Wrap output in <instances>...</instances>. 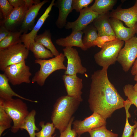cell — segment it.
Here are the masks:
<instances>
[{"instance_id":"obj_7","label":"cell","mask_w":137,"mask_h":137,"mask_svg":"<svg viewBox=\"0 0 137 137\" xmlns=\"http://www.w3.org/2000/svg\"><path fill=\"white\" fill-rule=\"evenodd\" d=\"M4 72L9 82L13 85L30 82V77L32 74L30 68L26 64L25 61L7 67Z\"/></svg>"},{"instance_id":"obj_44","label":"cell","mask_w":137,"mask_h":137,"mask_svg":"<svg viewBox=\"0 0 137 137\" xmlns=\"http://www.w3.org/2000/svg\"></svg>"},{"instance_id":"obj_16","label":"cell","mask_w":137,"mask_h":137,"mask_svg":"<svg viewBox=\"0 0 137 137\" xmlns=\"http://www.w3.org/2000/svg\"><path fill=\"white\" fill-rule=\"evenodd\" d=\"M55 0H52L44 12L38 19L36 25L29 32L22 34L21 36L22 43L28 49L30 43L35 40V39L37 35V33L44 24L46 19L49 16V14L53 6L55 5Z\"/></svg>"},{"instance_id":"obj_29","label":"cell","mask_w":137,"mask_h":137,"mask_svg":"<svg viewBox=\"0 0 137 137\" xmlns=\"http://www.w3.org/2000/svg\"><path fill=\"white\" fill-rule=\"evenodd\" d=\"M39 125L41 128V130L36 133V137H54L53 136L56 128L53 123L47 122L45 124L44 121H41Z\"/></svg>"},{"instance_id":"obj_28","label":"cell","mask_w":137,"mask_h":137,"mask_svg":"<svg viewBox=\"0 0 137 137\" xmlns=\"http://www.w3.org/2000/svg\"><path fill=\"white\" fill-rule=\"evenodd\" d=\"M22 34L20 31H11L8 35L0 41V50L22 43L21 39V36Z\"/></svg>"},{"instance_id":"obj_12","label":"cell","mask_w":137,"mask_h":137,"mask_svg":"<svg viewBox=\"0 0 137 137\" xmlns=\"http://www.w3.org/2000/svg\"><path fill=\"white\" fill-rule=\"evenodd\" d=\"M67 95L73 97L81 102L83 101L81 91L83 88L82 80L77 75L64 74L62 76Z\"/></svg>"},{"instance_id":"obj_14","label":"cell","mask_w":137,"mask_h":137,"mask_svg":"<svg viewBox=\"0 0 137 137\" xmlns=\"http://www.w3.org/2000/svg\"><path fill=\"white\" fill-rule=\"evenodd\" d=\"M28 9L25 5L14 8L6 20L0 23L1 25H3L10 31H18L16 29L19 27L20 29Z\"/></svg>"},{"instance_id":"obj_42","label":"cell","mask_w":137,"mask_h":137,"mask_svg":"<svg viewBox=\"0 0 137 137\" xmlns=\"http://www.w3.org/2000/svg\"><path fill=\"white\" fill-rule=\"evenodd\" d=\"M134 80L136 81V83L133 86L134 90L137 92V74L134 75Z\"/></svg>"},{"instance_id":"obj_18","label":"cell","mask_w":137,"mask_h":137,"mask_svg":"<svg viewBox=\"0 0 137 137\" xmlns=\"http://www.w3.org/2000/svg\"><path fill=\"white\" fill-rule=\"evenodd\" d=\"M72 0H58L55 3L59 10L58 16L55 23L59 28H63L66 24L67 17L73 10L72 6Z\"/></svg>"},{"instance_id":"obj_17","label":"cell","mask_w":137,"mask_h":137,"mask_svg":"<svg viewBox=\"0 0 137 137\" xmlns=\"http://www.w3.org/2000/svg\"><path fill=\"white\" fill-rule=\"evenodd\" d=\"M44 0L40 3L35 5L27 11L19 31L23 34L27 33L29 30H31L35 26V19L42 7L48 2Z\"/></svg>"},{"instance_id":"obj_32","label":"cell","mask_w":137,"mask_h":137,"mask_svg":"<svg viewBox=\"0 0 137 137\" xmlns=\"http://www.w3.org/2000/svg\"><path fill=\"white\" fill-rule=\"evenodd\" d=\"M133 86L130 84L126 85L124 88L123 91L125 96L127 97V99L137 109V92L134 90Z\"/></svg>"},{"instance_id":"obj_19","label":"cell","mask_w":137,"mask_h":137,"mask_svg":"<svg viewBox=\"0 0 137 137\" xmlns=\"http://www.w3.org/2000/svg\"><path fill=\"white\" fill-rule=\"evenodd\" d=\"M109 13L99 15L92 22L93 24L97 30L98 36H115L109 23Z\"/></svg>"},{"instance_id":"obj_5","label":"cell","mask_w":137,"mask_h":137,"mask_svg":"<svg viewBox=\"0 0 137 137\" xmlns=\"http://www.w3.org/2000/svg\"><path fill=\"white\" fill-rule=\"evenodd\" d=\"M124 43V41L117 39L105 43L101 50L94 56L96 62L102 68L108 70L110 66L117 61Z\"/></svg>"},{"instance_id":"obj_8","label":"cell","mask_w":137,"mask_h":137,"mask_svg":"<svg viewBox=\"0 0 137 137\" xmlns=\"http://www.w3.org/2000/svg\"><path fill=\"white\" fill-rule=\"evenodd\" d=\"M124 47L120 51L117 61L123 70L128 72L137 58V37H133L125 41Z\"/></svg>"},{"instance_id":"obj_43","label":"cell","mask_w":137,"mask_h":137,"mask_svg":"<svg viewBox=\"0 0 137 137\" xmlns=\"http://www.w3.org/2000/svg\"><path fill=\"white\" fill-rule=\"evenodd\" d=\"M133 137H137V126L134 129L133 132Z\"/></svg>"},{"instance_id":"obj_13","label":"cell","mask_w":137,"mask_h":137,"mask_svg":"<svg viewBox=\"0 0 137 137\" xmlns=\"http://www.w3.org/2000/svg\"><path fill=\"white\" fill-rule=\"evenodd\" d=\"M109 16L123 21L129 28L133 27L137 23V0L130 8L123 9L118 7L112 10L109 13Z\"/></svg>"},{"instance_id":"obj_21","label":"cell","mask_w":137,"mask_h":137,"mask_svg":"<svg viewBox=\"0 0 137 137\" xmlns=\"http://www.w3.org/2000/svg\"><path fill=\"white\" fill-rule=\"evenodd\" d=\"M9 80L4 74H0V98L4 100H10L13 96H16L21 99L35 103L37 100H33L25 98L15 92L9 84Z\"/></svg>"},{"instance_id":"obj_15","label":"cell","mask_w":137,"mask_h":137,"mask_svg":"<svg viewBox=\"0 0 137 137\" xmlns=\"http://www.w3.org/2000/svg\"><path fill=\"white\" fill-rule=\"evenodd\" d=\"M109 22L117 38L126 41L134 37L137 33V23L132 28L125 27L121 21L113 18H110Z\"/></svg>"},{"instance_id":"obj_36","label":"cell","mask_w":137,"mask_h":137,"mask_svg":"<svg viewBox=\"0 0 137 137\" xmlns=\"http://www.w3.org/2000/svg\"><path fill=\"white\" fill-rule=\"evenodd\" d=\"M74 118L73 116L70 121L66 128L63 132L60 133V137H76L77 134L73 129L71 127ZM78 137H80V136Z\"/></svg>"},{"instance_id":"obj_23","label":"cell","mask_w":137,"mask_h":137,"mask_svg":"<svg viewBox=\"0 0 137 137\" xmlns=\"http://www.w3.org/2000/svg\"><path fill=\"white\" fill-rule=\"evenodd\" d=\"M28 50L33 53L36 59H45L52 58L54 56L50 50L35 41L30 43Z\"/></svg>"},{"instance_id":"obj_20","label":"cell","mask_w":137,"mask_h":137,"mask_svg":"<svg viewBox=\"0 0 137 137\" xmlns=\"http://www.w3.org/2000/svg\"><path fill=\"white\" fill-rule=\"evenodd\" d=\"M82 31L72 32L69 36L65 38H60L56 40V43L63 47L76 46L81 48L82 50H87L82 42Z\"/></svg>"},{"instance_id":"obj_3","label":"cell","mask_w":137,"mask_h":137,"mask_svg":"<svg viewBox=\"0 0 137 137\" xmlns=\"http://www.w3.org/2000/svg\"><path fill=\"white\" fill-rule=\"evenodd\" d=\"M65 57L64 54L61 53L59 55L49 59L35 60V63L39 64L40 67L32 78V83L36 82L39 86H42L47 78L53 72L60 70L65 71L66 67L63 63Z\"/></svg>"},{"instance_id":"obj_4","label":"cell","mask_w":137,"mask_h":137,"mask_svg":"<svg viewBox=\"0 0 137 137\" xmlns=\"http://www.w3.org/2000/svg\"><path fill=\"white\" fill-rule=\"evenodd\" d=\"M4 108L13 122L11 131L15 133L20 129L29 112L27 106L21 99L12 98L10 100H4Z\"/></svg>"},{"instance_id":"obj_27","label":"cell","mask_w":137,"mask_h":137,"mask_svg":"<svg viewBox=\"0 0 137 137\" xmlns=\"http://www.w3.org/2000/svg\"><path fill=\"white\" fill-rule=\"evenodd\" d=\"M131 105V102L127 99L125 101L124 107L126 111V121L121 137H133V131L137 126V121H134V124L132 126L131 125L129 122L128 118L131 116L129 109Z\"/></svg>"},{"instance_id":"obj_37","label":"cell","mask_w":137,"mask_h":137,"mask_svg":"<svg viewBox=\"0 0 137 137\" xmlns=\"http://www.w3.org/2000/svg\"><path fill=\"white\" fill-rule=\"evenodd\" d=\"M8 1L13 8L21 7L25 5L24 0H8Z\"/></svg>"},{"instance_id":"obj_11","label":"cell","mask_w":137,"mask_h":137,"mask_svg":"<svg viewBox=\"0 0 137 137\" xmlns=\"http://www.w3.org/2000/svg\"><path fill=\"white\" fill-rule=\"evenodd\" d=\"M79 12V16L75 21L67 22L65 27L66 29H71L72 32L82 31L99 15L89 7L83 8Z\"/></svg>"},{"instance_id":"obj_6","label":"cell","mask_w":137,"mask_h":137,"mask_svg":"<svg viewBox=\"0 0 137 137\" xmlns=\"http://www.w3.org/2000/svg\"><path fill=\"white\" fill-rule=\"evenodd\" d=\"M29 50L21 43L0 50V70L4 71L7 67L25 61Z\"/></svg>"},{"instance_id":"obj_41","label":"cell","mask_w":137,"mask_h":137,"mask_svg":"<svg viewBox=\"0 0 137 137\" xmlns=\"http://www.w3.org/2000/svg\"><path fill=\"white\" fill-rule=\"evenodd\" d=\"M10 128L9 126L3 125H0V136L1 137L4 131L7 129Z\"/></svg>"},{"instance_id":"obj_31","label":"cell","mask_w":137,"mask_h":137,"mask_svg":"<svg viewBox=\"0 0 137 137\" xmlns=\"http://www.w3.org/2000/svg\"><path fill=\"white\" fill-rule=\"evenodd\" d=\"M8 0H0V17L2 23L6 20L13 9Z\"/></svg>"},{"instance_id":"obj_25","label":"cell","mask_w":137,"mask_h":137,"mask_svg":"<svg viewBox=\"0 0 137 137\" xmlns=\"http://www.w3.org/2000/svg\"><path fill=\"white\" fill-rule=\"evenodd\" d=\"M36 114L35 110H32L25 118L20 128L21 130H25L28 132L29 137H36V131L39 130L35 124V117Z\"/></svg>"},{"instance_id":"obj_1","label":"cell","mask_w":137,"mask_h":137,"mask_svg":"<svg viewBox=\"0 0 137 137\" xmlns=\"http://www.w3.org/2000/svg\"><path fill=\"white\" fill-rule=\"evenodd\" d=\"M88 102L91 110L106 119L124 107L125 100L109 81L107 70L102 68L91 76Z\"/></svg>"},{"instance_id":"obj_10","label":"cell","mask_w":137,"mask_h":137,"mask_svg":"<svg viewBox=\"0 0 137 137\" xmlns=\"http://www.w3.org/2000/svg\"><path fill=\"white\" fill-rule=\"evenodd\" d=\"M63 51L67 59L66 69L64 74L73 75L77 73L85 74L87 69L82 66L77 50L72 47H67L63 48Z\"/></svg>"},{"instance_id":"obj_35","label":"cell","mask_w":137,"mask_h":137,"mask_svg":"<svg viewBox=\"0 0 137 137\" xmlns=\"http://www.w3.org/2000/svg\"><path fill=\"white\" fill-rule=\"evenodd\" d=\"M117 39L115 36H98L93 43V46H97L101 48L106 43Z\"/></svg>"},{"instance_id":"obj_38","label":"cell","mask_w":137,"mask_h":137,"mask_svg":"<svg viewBox=\"0 0 137 137\" xmlns=\"http://www.w3.org/2000/svg\"><path fill=\"white\" fill-rule=\"evenodd\" d=\"M11 31L7 29L3 25L0 27V41L6 37L10 33Z\"/></svg>"},{"instance_id":"obj_9","label":"cell","mask_w":137,"mask_h":137,"mask_svg":"<svg viewBox=\"0 0 137 137\" xmlns=\"http://www.w3.org/2000/svg\"><path fill=\"white\" fill-rule=\"evenodd\" d=\"M106 120L99 114L93 112L91 115L82 121L77 120L73 121L72 129L80 136L85 132L106 125Z\"/></svg>"},{"instance_id":"obj_26","label":"cell","mask_w":137,"mask_h":137,"mask_svg":"<svg viewBox=\"0 0 137 137\" xmlns=\"http://www.w3.org/2000/svg\"><path fill=\"white\" fill-rule=\"evenodd\" d=\"M84 36L82 39L83 44L87 50L93 46V43L98 37L97 31L93 25L90 24L82 31Z\"/></svg>"},{"instance_id":"obj_2","label":"cell","mask_w":137,"mask_h":137,"mask_svg":"<svg viewBox=\"0 0 137 137\" xmlns=\"http://www.w3.org/2000/svg\"><path fill=\"white\" fill-rule=\"evenodd\" d=\"M80 102L67 95L62 96L56 100L54 105L51 119L54 127L60 133L66 128Z\"/></svg>"},{"instance_id":"obj_33","label":"cell","mask_w":137,"mask_h":137,"mask_svg":"<svg viewBox=\"0 0 137 137\" xmlns=\"http://www.w3.org/2000/svg\"><path fill=\"white\" fill-rule=\"evenodd\" d=\"M4 101V99L0 98V125H5L10 128L12 121L5 110Z\"/></svg>"},{"instance_id":"obj_22","label":"cell","mask_w":137,"mask_h":137,"mask_svg":"<svg viewBox=\"0 0 137 137\" xmlns=\"http://www.w3.org/2000/svg\"><path fill=\"white\" fill-rule=\"evenodd\" d=\"M51 34L49 30H45L42 33L37 35L34 40L49 49L55 57L60 53L56 48L51 39Z\"/></svg>"},{"instance_id":"obj_40","label":"cell","mask_w":137,"mask_h":137,"mask_svg":"<svg viewBox=\"0 0 137 137\" xmlns=\"http://www.w3.org/2000/svg\"><path fill=\"white\" fill-rule=\"evenodd\" d=\"M133 64L131 73L132 75L134 76L137 74V58Z\"/></svg>"},{"instance_id":"obj_34","label":"cell","mask_w":137,"mask_h":137,"mask_svg":"<svg viewBox=\"0 0 137 137\" xmlns=\"http://www.w3.org/2000/svg\"><path fill=\"white\" fill-rule=\"evenodd\" d=\"M93 1V0H73L72 7L76 12H79L83 8L88 7Z\"/></svg>"},{"instance_id":"obj_24","label":"cell","mask_w":137,"mask_h":137,"mask_svg":"<svg viewBox=\"0 0 137 137\" xmlns=\"http://www.w3.org/2000/svg\"><path fill=\"white\" fill-rule=\"evenodd\" d=\"M117 2L115 0H95L89 8L98 15L104 14L109 13Z\"/></svg>"},{"instance_id":"obj_30","label":"cell","mask_w":137,"mask_h":137,"mask_svg":"<svg viewBox=\"0 0 137 137\" xmlns=\"http://www.w3.org/2000/svg\"><path fill=\"white\" fill-rule=\"evenodd\" d=\"M90 137H118V134L108 130L106 125L93 129L88 132Z\"/></svg>"},{"instance_id":"obj_39","label":"cell","mask_w":137,"mask_h":137,"mask_svg":"<svg viewBox=\"0 0 137 137\" xmlns=\"http://www.w3.org/2000/svg\"><path fill=\"white\" fill-rule=\"evenodd\" d=\"M25 5L29 9L33 5L38 4L41 2L39 0H24Z\"/></svg>"}]
</instances>
